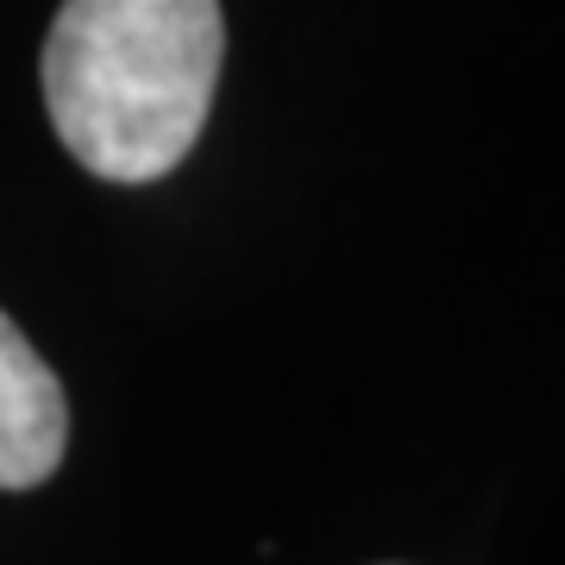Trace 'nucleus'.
<instances>
[{"mask_svg":"<svg viewBox=\"0 0 565 565\" xmlns=\"http://www.w3.org/2000/svg\"><path fill=\"white\" fill-rule=\"evenodd\" d=\"M221 0H63L44 107L102 182H158L202 139L221 76Z\"/></svg>","mask_w":565,"mask_h":565,"instance_id":"f257e3e1","label":"nucleus"},{"mask_svg":"<svg viewBox=\"0 0 565 565\" xmlns=\"http://www.w3.org/2000/svg\"><path fill=\"white\" fill-rule=\"evenodd\" d=\"M70 408L51 364L0 315V490H32L63 465Z\"/></svg>","mask_w":565,"mask_h":565,"instance_id":"f03ea898","label":"nucleus"}]
</instances>
